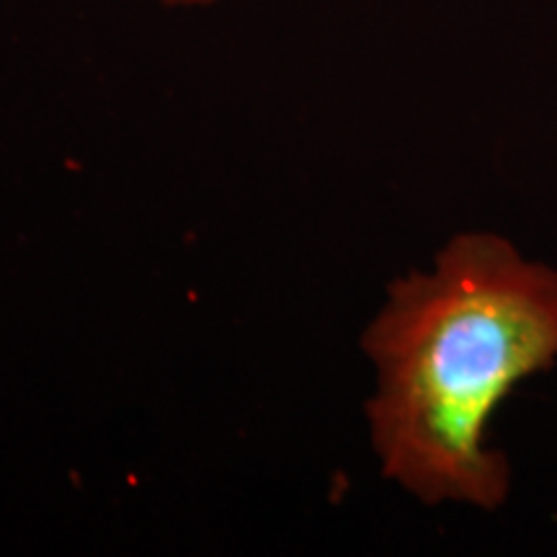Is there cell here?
I'll return each mask as SVG.
<instances>
[{
    "mask_svg": "<svg viewBox=\"0 0 557 557\" xmlns=\"http://www.w3.org/2000/svg\"><path fill=\"white\" fill-rule=\"evenodd\" d=\"M361 348L377 372L367 421L382 475L426 506H506L513 468L487 431L557 364V269L498 233H459L429 271L389 284Z\"/></svg>",
    "mask_w": 557,
    "mask_h": 557,
    "instance_id": "obj_1",
    "label": "cell"
},
{
    "mask_svg": "<svg viewBox=\"0 0 557 557\" xmlns=\"http://www.w3.org/2000/svg\"><path fill=\"white\" fill-rule=\"evenodd\" d=\"M169 9H205V5L218 3V0H160Z\"/></svg>",
    "mask_w": 557,
    "mask_h": 557,
    "instance_id": "obj_2",
    "label": "cell"
}]
</instances>
